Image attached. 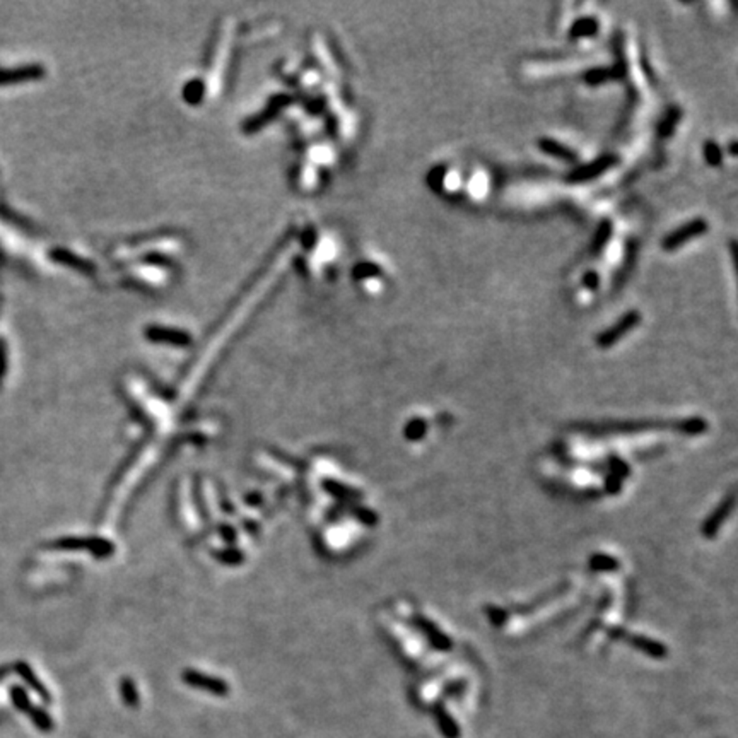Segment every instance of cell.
<instances>
[{
	"instance_id": "1",
	"label": "cell",
	"mask_w": 738,
	"mask_h": 738,
	"mask_svg": "<svg viewBox=\"0 0 738 738\" xmlns=\"http://www.w3.org/2000/svg\"><path fill=\"white\" fill-rule=\"evenodd\" d=\"M639 322H641V316L637 311L625 313L619 322H617L615 325H612L608 330L600 333V335L596 337V345H598L600 349L612 347V345H615L624 335H627V333L631 332Z\"/></svg>"
},
{
	"instance_id": "2",
	"label": "cell",
	"mask_w": 738,
	"mask_h": 738,
	"mask_svg": "<svg viewBox=\"0 0 738 738\" xmlns=\"http://www.w3.org/2000/svg\"><path fill=\"white\" fill-rule=\"evenodd\" d=\"M706 231H708L706 220L704 219L691 220V223L683 224V226L675 229L673 233H670V235L663 240V250H665V252H673V250L681 248L682 245H686L687 241L703 236Z\"/></svg>"
},
{
	"instance_id": "3",
	"label": "cell",
	"mask_w": 738,
	"mask_h": 738,
	"mask_svg": "<svg viewBox=\"0 0 738 738\" xmlns=\"http://www.w3.org/2000/svg\"><path fill=\"white\" fill-rule=\"evenodd\" d=\"M614 164H615V157L614 156L598 157V160L588 162V164H583V166H579V168L571 171V173L568 174V181H571V183H585V181L595 180L596 177H600V174H602V173H605V171L608 168H612V166H614Z\"/></svg>"
},
{
	"instance_id": "4",
	"label": "cell",
	"mask_w": 738,
	"mask_h": 738,
	"mask_svg": "<svg viewBox=\"0 0 738 738\" xmlns=\"http://www.w3.org/2000/svg\"><path fill=\"white\" fill-rule=\"evenodd\" d=\"M60 549L74 550H89L96 557H106L113 554V544L103 539H64L58 542Z\"/></svg>"
},
{
	"instance_id": "5",
	"label": "cell",
	"mask_w": 738,
	"mask_h": 738,
	"mask_svg": "<svg viewBox=\"0 0 738 738\" xmlns=\"http://www.w3.org/2000/svg\"><path fill=\"white\" fill-rule=\"evenodd\" d=\"M733 506H735V494H729L728 498L711 513L710 518L703 525V535L706 537V539H715L716 533H718L721 528V525L728 518L729 513L733 511Z\"/></svg>"
},
{
	"instance_id": "6",
	"label": "cell",
	"mask_w": 738,
	"mask_h": 738,
	"mask_svg": "<svg viewBox=\"0 0 738 738\" xmlns=\"http://www.w3.org/2000/svg\"><path fill=\"white\" fill-rule=\"evenodd\" d=\"M414 624H415V627L427 637L429 644H431L435 649H437V652H448V649H452V641H449V637L446 636L445 632H441L440 629H437L436 625L431 622V620L426 619V617L415 615Z\"/></svg>"
},
{
	"instance_id": "7",
	"label": "cell",
	"mask_w": 738,
	"mask_h": 738,
	"mask_svg": "<svg viewBox=\"0 0 738 738\" xmlns=\"http://www.w3.org/2000/svg\"><path fill=\"white\" fill-rule=\"evenodd\" d=\"M45 74L41 65H23L16 69H0V86L19 84L24 81L40 79Z\"/></svg>"
},
{
	"instance_id": "8",
	"label": "cell",
	"mask_w": 738,
	"mask_h": 738,
	"mask_svg": "<svg viewBox=\"0 0 738 738\" xmlns=\"http://www.w3.org/2000/svg\"><path fill=\"white\" fill-rule=\"evenodd\" d=\"M183 681H185L191 687H197V689L212 692V694H218V695L228 694V691H229L226 682L224 681H219V678L194 672V670H186V672L183 673Z\"/></svg>"
},
{
	"instance_id": "9",
	"label": "cell",
	"mask_w": 738,
	"mask_h": 738,
	"mask_svg": "<svg viewBox=\"0 0 738 738\" xmlns=\"http://www.w3.org/2000/svg\"><path fill=\"white\" fill-rule=\"evenodd\" d=\"M627 641H629V644L634 646L636 649H639V652L648 654L649 658H656V660H663V658L666 656V653H669L660 641L649 639V637H646V636L632 634L627 637Z\"/></svg>"
},
{
	"instance_id": "10",
	"label": "cell",
	"mask_w": 738,
	"mask_h": 738,
	"mask_svg": "<svg viewBox=\"0 0 738 738\" xmlns=\"http://www.w3.org/2000/svg\"><path fill=\"white\" fill-rule=\"evenodd\" d=\"M539 147L545 154H550V156L559 157V160L574 161V157H576L574 156V152L571 151V149L566 147V145H562L561 142H557V140H554V139H547V137H544V139L539 140Z\"/></svg>"
},
{
	"instance_id": "11",
	"label": "cell",
	"mask_w": 738,
	"mask_h": 738,
	"mask_svg": "<svg viewBox=\"0 0 738 738\" xmlns=\"http://www.w3.org/2000/svg\"><path fill=\"white\" fill-rule=\"evenodd\" d=\"M0 220H4V223L12 224V226L23 229V231H28V233L33 231V228H31V224H29V220L24 219V218H21L19 214H16V212L12 211V208L7 206V203L4 202L2 199H0Z\"/></svg>"
},
{
	"instance_id": "12",
	"label": "cell",
	"mask_w": 738,
	"mask_h": 738,
	"mask_svg": "<svg viewBox=\"0 0 738 738\" xmlns=\"http://www.w3.org/2000/svg\"><path fill=\"white\" fill-rule=\"evenodd\" d=\"M598 33V23L593 18H581L571 28V38H588Z\"/></svg>"
},
{
	"instance_id": "13",
	"label": "cell",
	"mask_w": 738,
	"mask_h": 738,
	"mask_svg": "<svg viewBox=\"0 0 738 738\" xmlns=\"http://www.w3.org/2000/svg\"><path fill=\"white\" fill-rule=\"evenodd\" d=\"M590 568L596 573H608V571H615L619 568V562H617V559L605 556V554H595L590 559Z\"/></svg>"
},
{
	"instance_id": "14",
	"label": "cell",
	"mask_w": 738,
	"mask_h": 738,
	"mask_svg": "<svg viewBox=\"0 0 738 738\" xmlns=\"http://www.w3.org/2000/svg\"><path fill=\"white\" fill-rule=\"evenodd\" d=\"M427 431V423L424 419H412L403 429V436L408 441H419L420 437L426 435Z\"/></svg>"
},
{
	"instance_id": "15",
	"label": "cell",
	"mask_w": 738,
	"mask_h": 738,
	"mask_svg": "<svg viewBox=\"0 0 738 738\" xmlns=\"http://www.w3.org/2000/svg\"><path fill=\"white\" fill-rule=\"evenodd\" d=\"M323 486H325V489L330 492V494L335 496V498H340V499H359L361 498L359 492L349 489V487L342 486V483L328 481V482H325Z\"/></svg>"
},
{
	"instance_id": "16",
	"label": "cell",
	"mask_w": 738,
	"mask_h": 738,
	"mask_svg": "<svg viewBox=\"0 0 738 738\" xmlns=\"http://www.w3.org/2000/svg\"><path fill=\"white\" fill-rule=\"evenodd\" d=\"M610 235H612V224L608 223V220H603V223L598 226V229H596V235L593 237V246H591L593 253H598L600 250L605 246Z\"/></svg>"
},
{
	"instance_id": "17",
	"label": "cell",
	"mask_w": 738,
	"mask_h": 738,
	"mask_svg": "<svg viewBox=\"0 0 738 738\" xmlns=\"http://www.w3.org/2000/svg\"><path fill=\"white\" fill-rule=\"evenodd\" d=\"M436 715H437V720H440L441 729H443V732H445V735L449 737V738H457L458 737L457 725H454V721L449 718L448 715H446V711L443 710V706H437Z\"/></svg>"
},
{
	"instance_id": "18",
	"label": "cell",
	"mask_w": 738,
	"mask_h": 738,
	"mask_svg": "<svg viewBox=\"0 0 738 738\" xmlns=\"http://www.w3.org/2000/svg\"><path fill=\"white\" fill-rule=\"evenodd\" d=\"M681 429H682V431H686L687 435H700V432L706 431L708 424H706V420L698 419V417H692V419L686 420V423H682Z\"/></svg>"
},
{
	"instance_id": "19",
	"label": "cell",
	"mask_w": 738,
	"mask_h": 738,
	"mask_svg": "<svg viewBox=\"0 0 738 738\" xmlns=\"http://www.w3.org/2000/svg\"><path fill=\"white\" fill-rule=\"evenodd\" d=\"M704 157H706V161L710 162L711 166H718L721 160H723V154H721L718 145L708 142L706 147H704Z\"/></svg>"
},
{
	"instance_id": "20",
	"label": "cell",
	"mask_w": 738,
	"mask_h": 738,
	"mask_svg": "<svg viewBox=\"0 0 738 738\" xmlns=\"http://www.w3.org/2000/svg\"><path fill=\"white\" fill-rule=\"evenodd\" d=\"M354 515L357 516V520H359L361 523L368 525V527H374V525L378 523L376 513L371 511V510H366V508H356Z\"/></svg>"
},
{
	"instance_id": "21",
	"label": "cell",
	"mask_w": 738,
	"mask_h": 738,
	"mask_svg": "<svg viewBox=\"0 0 738 738\" xmlns=\"http://www.w3.org/2000/svg\"><path fill=\"white\" fill-rule=\"evenodd\" d=\"M487 615H489V620L494 625H503L504 622H506V612L501 610V608L498 607H487Z\"/></svg>"
},
{
	"instance_id": "22",
	"label": "cell",
	"mask_w": 738,
	"mask_h": 738,
	"mask_svg": "<svg viewBox=\"0 0 738 738\" xmlns=\"http://www.w3.org/2000/svg\"><path fill=\"white\" fill-rule=\"evenodd\" d=\"M608 462H610V466H612V470H614V475H617L619 479H622L629 474V466L625 465L624 462H620L619 458L614 457V454H610Z\"/></svg>"
},
{
	"instance_id": "23",
	"label": "cell",
	"mask_w": 738,
	"mask_h": 738,
	"mask_svg": "<svg viewBox=\"0 0 738 738\" xmlns=\"http://www.w3.org/2000/svg\"><path fill=\"white\" fill-rule=\"evenodd\" d=\"M677 118H678V111H670L669 116L663 120V125L660 127L661 135H669V133H672L673 125H675V122H677Z\"/></svg>"
},
{
	"instance_id": "24",
	"label": "cell",
	"mask_w": 738,
	"mask_h": 738,
	"mask_svg": "<svg viewBox=\"0 0 738 738\" xmlns=\"http://www.w3.org/2000/svg\"><path fill=\"white\" fill-rule=\"evenodd\" d=\"M6 369H7V344H6V340L0 337V381H2L4 376H6Z\"/></svg>"
},
{
	"instance_id": "25",
	"label": "cell",
	"mask_w": 738,
	"mask_h": 738,
	"mask_svg": "<svg viewBox=\"0 0 738 738\" xmlns=\"http://www.w3.org/2000/svg\"><path fill=\"white\" fill-rule=\"evenodd\" d=\"M122 692H123V698H127V700L130 704H135V689H133V683L130 681H123L122 682Z\"/></svg>"
},
{
	"instance_id": "26",
	"label": "cell",
	"mask_w": 738,
	"mask_h": 738,
	"mask_svg": "<svg viewBox=\"0 0 738 738\" xmlns=\"http://www.w3.org/2000/svg\"><path fill=\"white\" fill-rule=\"evenodd\" d=\"M583 284H585L586 289H596L600 284V277L598 274L596 272H588L585 277H583Z\"/></svg>"
},
{
	"instance_id": "27",
	"label": "cell",
	"mask_w": 738,
	"mask_h": 738,
	"mask_svg": "<svg viewBox=\"0 0 738 738\" xmlns=\"http://www.w3.org/2000/svg\"><path fill=\"white\" fill-rule=\"evenodd\" d=\"M620 489V479L617 477V475L612 474L610 477L607 479V491L610 492V494H617Z\"/></svg>"
}]
</instances>
